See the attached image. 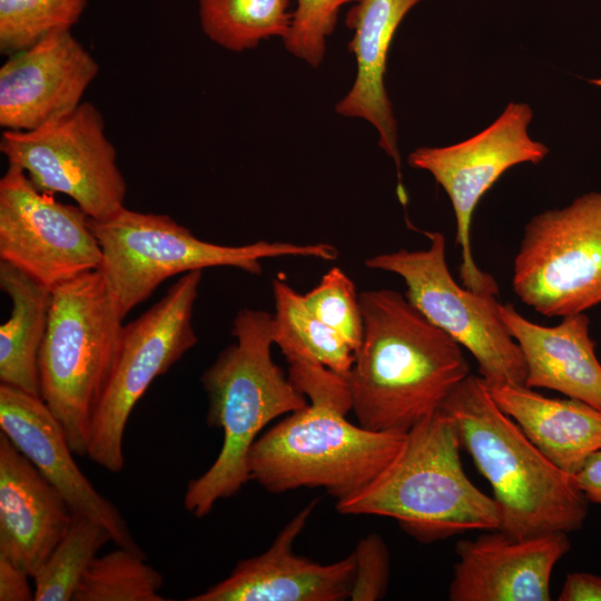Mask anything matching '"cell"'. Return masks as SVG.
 Masks as SVG:
<instances>
[{"label": "cell", "mask_w": 601, "mask_h": 601, "mask_svg": "<svg viewBox=\"0 0 601 601\" xmlns=\"http://www.w3.org/2000/svg\"><path fill=\"white\" fill-rule=\"evenodd\" d=\"M290 382L307 404L267 430L248 454L250 480L267 491L323 487L337 502L367 486L392 462L405 434L376 432L346 417V377L313 361H287Z\"/></svg>", "instance_id": "1"}, {"label": "cell", "mask_w": 601, "mask_h": 601, "mask_svg": "<svg viewBox=\"0 0 601 601\" xmlns=\"http://www.w3.org/2000/svg\"><path fill=\"white\" fill-rule=\"evenodd\" d=\"M363 338L346 376L361 426L406 434L470 375L462 347L394 289L359 294Z\"/></svg>", "instance_id": "2"}, {"label": "cell", "mask_w": 601, "mask_h": 601, "mask_svg": "<svg viewBox=\"0 0 601 601\" xmlns=\"http://www.w3.org/2000/svg\"><path fill=\"white\" fill-rule=\"evenodd\" d=\"M235 342L203 373L207 423L223 431V446L210 467L189 481L184 508L197 518L249 480L248 454L262 431L275 418L307 404L284 371L273 361V315L242 308L231 326Z\"/></svg>", "instance_id": "3"}, {"label": "cell", "mask_w": 601, "mask_h": 601, "mask_svg": "<svg viewBox=\"0 0 601 601\" xmlns=\"http://www.w3.org/2000/svg\"><path fill=\"white\" fill-rule=\"evenodd\" d=\"M461 445L493 491L500 530L524 539L582 528L589 501L574 475L554 465L492 398L485 383L470 374L443 402Z\"/></svg>", "instance_id": "4"}, {"label": "cell", "mask_w": 601, "mask_h": 601, "mask_svg": "<svg viewBox=\"0 0 601 601\" xmlns=\"http://www.w3.org/2000/svg\"><path fill=\"white\" fill-rule=\"evenodd\" d=\"M461 449L454 421L440 408L405 434L377 477L336 509L346 515L392 518L426 544L472 530H500L499 506L467 477Z\"/></svg>", "instance_id": "5"}, {"label": "cell", "mask_w": 601, "mask_h": 601, "mask_svg": "<svg viewBox=\"0 0 601 601\" xmlns=\"http://www.w3.org/2000/svg\"><path fill=\"white\" fill-rule=\"evenodd\" d=\"M124 318L99 269L52 288L38 358L40 397L78 456L88 455L93 415L115 363Z\"/></svg>", "instance_id": "6"}, {"label": "cell", "mask_w": 601, "mask_h": 601, "mask_svg": "<svg viewBox=\"0 0 601 601\" xmlns=\"http://www.w3.org/2000/svg\"><path fill=\"white\" fill-rule=\"evenodd\" d=\"M101 248L102 274L120 313L126 316L166 279L207 267L228 266L253 275L262 273V259L283 256L337 258L329 244L298 245L258 240L225 246L196 237L167 215L120 208L104 219L89 218Z\"/></svg>", "instance_id": "7"}, {"label": "cell", "mask_w": 601, "mask_h": 601, "mask_svg": "<svg viewBox=\"0 0 601 601\" xmlns=\"http://www.w3.org/2000/svg\"><path fill=\"white\" fill-rule=\"evenodd\" d=\"M203 270L185 273L138 318L124 325L109 378L96 408L88 457L111 473L125 465L129 416L156 377L197 343L193 314Z\"/></svg>", "instance_id": "8"}, {"label": "cell", "mask_w": 601, "mask_h": 601, "mask_svg": "<svg viewBox=\"0 0 601 601\" xmlns=\"http://www.w3.org/2000/svg\"><path fill=\"white\" fill-rule=\"evenodd\" d=\"M425 235L430 239L426 249L375 255L365 266L402 277L406 299L472 354L486 385H525V363L495 295L459 285L446 263L445 237L439 231Z\"/></svg>", "instance_id": "9"}, {"label": "cell", "mask_w": 601, "mask_h": 601, "mask_svg": "<svg viewBox=\"0 0 601 601\" xmlns=\"http://www.w3.org/2000/svg\"><path fill=\"white\" fill-rule=\"evenodd\" d=\"M512 286L523 304L545 316L584 313L601 303V193L531 218Z\"/></svg>", "instance_id": "10"}, {"label": "cell", "mask_w": 601, "mask_h": 601, "mask_svg": "<svg viewBox=\"0 0 601 601\" xmlns=\"http://www.w3.org/2000/svg\"><path fill=\"white\" fill-rule=\"evenodd\" d=\"M0 151L41 191L63 194L91 219L122 208L127 184L98 108L75 110L29 131L3 130Z\"/></svg>", "instance_id": "11"}, {"label": "cell", "mask_w": 601, "mask_h": 601, "mask_svg": "<svg viewBox=\"0 0 601 601\" xmlns=\"http://www.w3.org/2000/svg\"><path fill=\"white\" fill-rule=\"evenodd\" d=\"M532 118L528 104L510 102L473 137L446 147H418L408 155V165L428 171L450 197L462 255L460 277L471 290L499 292L495 279L479 268L473 257L471 225L476 205L508 169L523 162L539 164L549 154L544 144L529 136Z\"/></svg>", "instance_id": "12"}, {"label": "cell", "mask_w": 601, "mask_h": 601, "mask_svg": "<svg viewBox=\"0 0 601 601\" xmlns=\"http://www.w3.org/2000/svg\"><path fill=\"white\" fill-rule=\"evenodd\" d=\"M101 258L83 210L57 201L9 165L0 179V259L53 288L98 269Z\"/></svg>", "instance_id": "13"}, {"label": "cell", "mask_w": 601, "mask_h": 601, "mask_svg": "<svg viewBox=\"0 0 601 601\" xmlns=\"http://www.w3.org/2000/svg\"><path fill=\"white\" fill-rule=\"evenodd\" d=\"M98 72L99 63L70 30L47 35L0 67V126L29 131L68 115Z\"/></svg>", "instance_id": "14"}, {"label": "cell", "mask_w": 601, "mask_h": 601, "mask_svg": "<svg viewBox=\"0 0 601 601\" xmlns=\"http://www.w3.org/2000/svg\"><path fill=\"white\" fill-rule=\"evenodd\" d=\"M0 430L59 491L73 515L101 523L117 546L141 551L117 506L79 469L61 424L40 396L0 383Z\"/></svg>", "instance_id": "15"}, {"label": "cell", "mask_w": 601, "mask_h": 601, "mask_svg": "<svg viewBox=\"0 0 601 601\" xmlns=\"http://www.w3.org/2000/svg\"><path fill=\"white\" fill-rule=\"evenodd\" d=\"M565 532L524 539L489 530L460 540L449 587L451 601H550L555 564L570 551Z\"/></svg>", "instance_id": "16"}, {"label": "cell", "mask_w": 601, "mask_h": 601, "mask_svg": "<svg viewBox=\"0 0 601 601\" xmlns=\"http://www.w3.org/2000/svg\"><path fill=\"white\" fill-rule=\"evenodd\" d=\"M316 504L297 513L262 554L242 560L230 574L189 601H339L349 598L353 552L322 564L296 554L294 541Z\"/></svg>", "instance_id": "17"}, {"label": "cell", "mask_w": 601, "mask_h": 601, "mask_svg": "<svg viewBox=\"0 0 601 601\" xmlns=\"http://www.w3.org/2000/svg\"><path fill=\"white\" fill-rule=\"evenodd\" d=\"M73 519L59 491L0 433V554L31 579Z\"/></svg>", "instance_id": "18"}, {"label": "cell", "mask_w": 601, "mask_h": 601, "mask_svg": "<svg viewBox=\"0 0 601 601\" xmlns=\"http://www.w3.org/2000/svg\"><path fill=\"white\" fill-rule=\"evenodd\" d=\"M500 313L518 343L526 367L525 386L549 388L601 410V363L585 313L543 326L522 316L511 304Z\"/></svg>", "instance_id": "19"}, {"label": "cell", "mask_w": 601, "mask_h": 601, "mask_svg": "<svg viewBox=\"0 0 601 601\" xmlns=\"http://www.w3.org/2000/svg\"><path fill=\"white\" fill-rule=\"evenodd\" d=\"M422 0H356L346 14L353 30L348 50L356 59V77L335 111L362 118L377 130L380 147L390 156L401 178L397 124L384 86L393 37L408 11Z\"/></svg>", "instance_id": "20"}, {"label": "cell", "mask_w": 601, "mask_h": 601, "mask_svg": "<svg viewBox=\"0 0 601 601\" xmlns=\"http://www.w3.org/2000/svg\"><path fill=\"white\" fill-rule=\"evenodd\" d=\"M486 387L496 405L562 471L574 475L601 449L600 408L571 397H546L525 385Z\"/></svg>", "instance_id": "21"}, {"label": "cell", "mask_w": 601, "mask_h": 601, "mask_svg": "<svg viewBox=\"0 0 601 601\" xmlns=\"http://www.w3.org/2000/svg\"><path fill=\"white\" fill-rule=\"evenodd\" d=\"M0 287L12 305L10 317L0 326V383L40 396L38 358L52 288L3 260Z\"/></svg>", "instance_id": "22"}, {"label": "cell", "mask_w": 601, "mask_h": 601, "mask_svg": "<svg viewBox=\"0 0 601 601\" xmlns=\"http://www.w3.org/2000/svg\"><path fill=\"white\" fill-rule=\"evenodd\" d=\"M275 304L273 335L287 361L302 358L316 362L346 377L355 352L332 327L317 318L298 294L283 278L272 280Z\"/></svg>", "instance_id": "23"}, {"label": "cell", "mask_w": 601, "mask_h": 601, "mask_svg": "<svg viewBox=\"0 0 601 601\" xmlns=\"http://www.w3.org/2000/svg\"><path fill=\"white\" fill-rule=\"evenodd\" d=\"M290 0H198L203 32L234 52L256 48L272 37L286 38L293 13Z\"/></svg>", "instance_id": "24"}, {"label": "cell", "mask_w": 601, "mask_h": 601, "mask_svg": "<svg viewBox=\"0 0 601 601\" xmlns=\"http://www.w3.org/2000/svg\"><path fill=\"white\" fill-rule=\"evenodd\" d=\"M142 551L122 546L96 556L86 570L72 601H164L162 575Z\"/></svg>", "instance_id": "25"}, {"label": "cell", "mask_w": 601, "mask_h": 601, "mask_svg": "<svg viewBox=\"0 0 601 601\" xmlns=\"http://www.w3.org/2000/svg\"><path fill=\"white\" fill-rule=\"evenodd\" d=\"M111 540L98 521L73 515L49 558L33 575L35 601H71L97 552Z\"/></svg>", "instance_id": "26"}, {"label": "cell", "mask_w": 601, "mask_h": 601, "mask_svg": "<svg viewBox=\"0 0 601 601\" xmlns=\"http://www.w3.org/2000/svg\"><path fill=\"white\" fill-rule=\"evenodd\" d=\"M88 0H0V51L12 55L56 31L71 30Z\"/></svg>", "instance_id": "27"}, {"label": "cell", "mask_w": 601, "mask_h": 601, "mask_svg": "<svg viewBox=\"0 0 601 601\" xmlns=\"http://www.w3.org/2000/svg\"><path fill=\"white\" fill-rule=\"evenodd\" d=\"M307 308L336 331L354 349L361 345L364 332L359 295L353 280L338 267L331 268L319 283L303 295Z\"/></svg>", "instance_id": "28"}, {"label": "cell", "mask_w": 601, "mask_h": 601, "mask_svg": "<svg viewBox=\"0 0 601 601\" xmlns=\"http://www.w3.org/2000/svg\"><path fill=\"white\" fill-rule=\"evenodd\" d=\"M356 0H297L286 38V50L313 68L322 63L326 39L337 23L341 8Z\"/></svg>", "instance_id": "29"}, {"label": "cell", "mask_w": 601, "mask_h": 601, "mask_svg": "<svg viewBox=\"0 0 601 601\" xmlns=\"http://www.w3.org/2000/svg\"><path fill=\"white\" fill-rule=\"evenodd\" d=\"M355 570L349 591L353 601H375L387 590L390 553L384 540L376 533L362 539L353 551Z\"/></svg>", "instance_id": "30"}, {"label": "cell", "mask_w": 601, "mask_h": 601, "mask_svg": "<svg viewBox=\"0 0 601 601\" xmlns=\"http://www.w3.org/2000/svg\"><path fill=\"white\" fill-rule=\"evenodd\" d=\"M31 578L7 556L0 554V600L30 601L35 600V590L29 585Z\"/></svg>", "instance_id": "31"}, {"label": "cell", "mask_w": 601, "mask_h": 601, "mask_svg": "<svg viewBox=\"0 0 601 601\" xmlns=\"http://www.w3.org/2000/svg\"><path fill=\"white\" fill-rule=\"evenodd\" d=\"M559 601H601V575L590 572L566 574Z\"/></svg>", "instance_id": "32"}, {"label": "cell", "mask_w": 601, "mask_h": 601, "mask_svg": "<svg viewBox=\"0 0 601 601\" xmlns=\"http://www.w3.org/2000/svg\"><path fill=\"white\" fill-rule=\"evenodd\" d=\"M574 479L587 500L601 506V449L585 461Z\"/></svg>", "instance_id": "33"}, {"label": "cell", "mask_w": 601, "mask_h": 601, "mask_svg": "<svg viewBox=\"0 0 601 601\" xmlns=\"http://www.w3.org/2000/svg\"><path fill=\"white\" fill-rule=\"evenodd\" d=\"M589 81L597 85V86H601V79H591Z\"/></svg>", "instance_id": "34"}]
</instances>
